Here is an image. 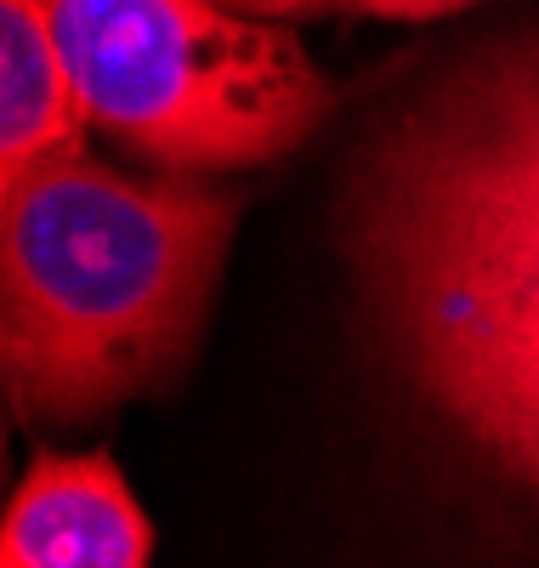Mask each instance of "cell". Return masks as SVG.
<instances>
[{"label":"cell","instance_id":"cell-1","mask_svg":"<svg viewBox=\"0 0 539 568\" xmlns=\"http://www.w3.org/2000/svg\"><path fill=\"white\" fill-rule=\"evenodd\" d=\"M347 262L404 382L471 444L539 409V34L391 114L347 182Z\"/></svg>","mask_w":539,"mask_h":568},{"label":"cell","instance_id":"cell-2","mask_svg":"<svg viewBox=\"0 0 539 568\" xmlns=\"http://www.w3.org/2000/svg\"><path fill=\"white\" fill-rule=\"evenodd\" d=\"M233 200L211 182L125 176L85 149L0 187V342L23 420H91L193 353Z\"/></svg>","mask_w":539,"mask_h":568},{"label":"cell","instance_id":"cell-3","mask_svg":"<svg viewBox=\"0 0 539 568\" xmlns=\"http://www.w3.org/2000/svg\"><path fill=\"white\" fill-rule=\"evenodd\" d=\"M45 12L91 125L165 171L267 165L335 109L296 40L222 0H45Z\"/></svg>","mask_w":539,"mask_h":568},{"label":"cell","instance_id":"cell-4","mask_svg":"<svg viewBox=\"0 0 539 568\" xmlns=\"http://www.w3.org/2000/svg\"><path fill=\"white\" fill-rule=\"evenodd\" d=\"M154 524L109 455L34 449L0 524V568H149Z\"/></svg>","mask_w":539,"mask_h":568},{"label":"cell","instance_id":"cell-5","mask_svg":"<svg viewBox=\"0 0 539 568\" xmlns=\"http://www.w3.org/2000/svg\"><path fill=\"white\" fill-rule=\"evenodd\" d=\"M91 109L45 0H0V187L85 149Z\"/></svg>","mask_w":539,"mask_h":568},{"label":"cell","instance_id":"cell-6","mask_svg":"<svg viewBox=\"0 0 539 568\" xmlns=\"http://www.w3.org/2000/svg\"><path fill=\"white\" fill-rule=\"evenodd\" d=\"M477 449L495 460L500 471H511L517 484H528L539 495V409L522 415V420H511V426H500V433L477 438Z\"/></svg>","mask_w":539,"mask_h":568},{"label":"cell","instance_id":"cell-7","mask_svg":"<svg viewBox=\"0 0 539 568\" xmlns=\"http://www.w3.org/2000/svg\"><path fill=\"white\" fill-rule=\"evenodd\" d=\"M353 7L375 18H449L460 7H477V0H353Z\"/></svg>","mask_w":539,"mask_h":568},{"label":"cell","instance_id":"cell-8","mask_svg":"<svg viewBox=\"0 0 539 568\" xmlns=\"http://www.w3.org/2000/svg\"><path fill=\"white\" fill-rule=\"evenodd\" d=\"M233 12H251V18H278V12H307L318 0H222Z\"/></svg>","mask_w":539,"mask_h":568}]
</instances>
